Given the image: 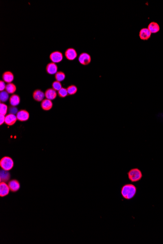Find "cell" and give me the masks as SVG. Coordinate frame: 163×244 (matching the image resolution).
<instances>
[{
    "label": "cell",
    "mask_w": 163,
    "mask_h": 244,
    "mask_svg": "<svg viewBox=\"0 0 163 244\" xmlns=\"http://www.w3.org/2000/svg\"><path fill=\"white\" fill-rule=\"evenodd\" d=\"M9 103L12 106H17L20 103V97L17 94H13L9 97Z\"/></svg>",
    "instance_id": "cell-16"
},
{
    "label": "cell",
    "mask_w": 163,
    "mask_h": 244,
    "mask_svg": "<svg viewBox=\"0 0 163 244\" xmlns=\"http://www.w3.org/2000/svg\"><path fill=\"white\" fill-rule=\"evenodd\" d=\"M58 95L60 97L64 98V97H66L68 95V94L67 89L62 87L60 90L58 91Z\"/></svg>",
    "instance_id": "cell-26"
},
{
    "label": "cell",
    "mask_w": 163,
    "mask_h": 244,
    "mask_svg": "<svg viewBox=\"0 0 163 244\" xmlns=\"http://www.w3.org/2000/svg\"><path fill=\"white\" fill-rule=\"evenodd\" d=\"M2 79L6 83H11L14 79V76L11 72L5 71L3 74Z\"/></svg>",
    "instance_id": "cell-15"
},
{
    "label": "cell",
    "mask_w": 163,
    "mask_h": 244,
    "mask_svg": "<svg viewBox=\"0 0 163 244\" xmlns=\"http://www.w3.org/2000/svg\"><path fill=\"white\" fill-rule=\"evenodd\" d=\"M9 94L6 91H1L0 93V101L1 103H4L9 99Z\"/></svg>",
    "instance_id": "cell-21"
},
{
    "label": "cell",
    "mask_w": 163,
    "mask_h": 244,
    "mask_svg": "<svg viewBox=\"0 0 163 244\" xmlns=\"http://www.w3.org/2000/svg\"><path fill=\"white\" fill-rule=\"evenodd\" d=\"M33 98L34 100L38 102H42L44 100L45 97L44 93L40 89L35 90L33 93Z\"/></svg>",
    "instance_id": "cell-10"
},
{
    "label": "cell",
    "mask_w": 163,
    "mask_h": 244,
    "mask_svg": "<svg viewBox=\"0 0 163 244\" xmlns=\"http://www.w3.org/2000/svg\"><path fill=\"white\" fill-rule=\"evenodd\" d=\"M55 78L56 81L60 82H63L65 79V75L63 72L58 71L55 74Z\"/></svg>",
    "instance_id": "cell-22"
},
{
    "label": "cell",
    "mask_w": 163,
    "mask_h": 244,
    "mask_svg": "<svg viewBox=\"0 0 163 244\" xmlns=\"http://www.w3.org/2000/svg\"><path fill=\"white\" fill-rule=\"evenodd\" d=\"M128 178L131 182H137L141 180L143 177L142 173L138 168H133L127 173Z\"/></svg>",
    "instance_id": "cell-2"
},
{
    "label": "cell",
    "mask_w": 163,
    "mask_h": 244,
    "mask_svg": "<svg viewBox=\"0 0 163 244\" xmlns=\"http://www.w3.org/2000/svg\"><path fill=\"white\" fill-rule=\"evenodd\" d=\"M50 58L51 62L55 64L59 63L63 61V55L60 51H55L50 54Z\"/></svg>",
    "instance_id": "cell-5"
},
{
    "label": "cell",
    "mask_w": 163,
    "mask_h": 244,
    "mask_svg": "<svg viewBox=\"0 0 163 244\" xmlns=\"http://www.w3.org/2000/svg\"><path fill=\"white\" fill-rule=\"evenodd\" d=\"M16 117L17 120L22 122H24L29 120V114L28 111L26 110H20L17 113Z\"/></svg>",
    "instance_id": "cell-6"
},
{
    "label": "cell",
    "mask_w": 163,
    "mask_h": 244,
    "mask_svg": "<svg viewBox=\"0 0 163 244\" xmlns=\"http://www.w3.org/2000/svg\"><path fill=\"white\" fill-rule=\"evenodd\" d=\"M147 28L149 29L151 34L157 33L160 30V27L159 25L157 22H151L149 24Z\"/></svg>",
    "instance_id": "cell-18"
},
{
    "label": "cell",
    "mask_w": 163,
    "mask_h": 244,
    "mask_svg": "<svg viewBox=\"0 0 163 244\" xmlns=\"http://www.w3.org/2000/svg\"><path fill=\"white\" fill-rule=\"evenodd\" d=\"M140 38L142 40H148L151 37V33L147 28H143L139 32Z\"/></svg>",
    "instance_id": "cell-8"
},
{
    "label": "cell",
    "mask_w": 163,
    "mask_h": 244,
    "mask_svg": "<svg viewBox=\"0 0 163 244\" xmlns=\"http://www.w3.org/2000/svg\"><path fill=\"white\" fill-rule=\"evenodd\" d=\"M8 186L11 191L15 192L19 190L20 188V183L16 180H12L8 183Z\"/></svg>",
    "instance_id": "cell-17"
},
{
    "label": "cell",
    "mask_w": 163,
    "mask_h": 244,
    "mask_svg": "<svg viewBox=\"0 0 163 244\" xmlns=\"http://www.w3.org/2000/svg\"><path fill=\"white\" fill-rule=\"evenodd\" d=\"M16 89L17 88H16V85L12 82L8 83L6 85L5 91H7L9 94H13L16 92Z\"/></svg>",
    "instance_id": "cell-19"
},
{
    "label": "cell",
    "mask_w": 163,
    "mask_h": 244,
    "mask_svg": "<svg viewBox=\"0 0 163 244\" xmlns=\"http://www.w3.org/2000/svg\"><path fill=\"white\" fill-rule=\"evenodd\" d=\"M10 174L8 171L2 170L1 171V181L7 182L10 178Z\"/></svg>",
    "instance_id": "cell-20"
},
{
    "label": "cell",
    "mask_w": 163,
    "mask_h": 244,
    "mask_svg": "<svg viewBox=\"0 0 163 244\" xmlns=\"http://www.w3.org/2000/svg\"><path fill=\"white\" fill-rule=\"evenodd\" d=\"M68 94L69 95H75L78 91V88L77 86L74 85H71L68 86L67 88Z\"/></svg>",
    "instance_id": "cell-23"
},
{
    "label": "cell",
    "mask_w": 163,
    "mask_h": 244,
    "mask_svg": "<svg viewBox=\"0 0 163 244\" xmlns=\"http://www.w3.org/2000/svg\"><path fill=\"white\" fill-rule=\"evenodd\" d=\"M45 97L46 99H48L50 100H54L56 99L57 96V92L53 88L47 89L44 92Z\"/></svg>",
    "instance_id": "cell-12"
},
{
    "label": "cell",
    "mask_w": 163,
    "mask_h": 244,
    "mask_svg": "<svg viewBox=\"0 0 163 244\" xmlns=\"http://www.w3.org/2000/svg\"><path fill=\"white\" fill-rule=\"evenodd\" d=\"M0 166L4 170L7 171L11 170L14 166L13 159L9 156L3 157L0 161Z\"/></svg>",
    "instance_id": "cell-3"
},
{
    "label": "cell",
    "mask_w": 163,
    "mask_h": 244,
    "mask_svg": "<svg viewBox=\"0 0 163 244\" xmlns=\"http://www.w3.org/2000/svg\"><path fill=\"white\" fill-rule=\"evenodd\" d=\"M17 120L16 115L8 114L5 116V123L8 126H12L16 123Z\"/></svg>",
    "instance_id": "cell-11"
},
{
    "label": "cell",
    "mask_w": 163,
    "mask_h": 244,
    "mask_svg": "<svg viewBox=\"0 0 163 244\" xmlns=\"http://www.w3.org/2000/svg\"><path fill=\"white\" fill-rule=\"evenodd\" d=\"M122 196L126 200H131L137 193V188L132 184H126L122 186L121 191Z\"/></svg>",
    "instance_id": "cell-1"
},
{
    "label": "cell",
    "mask_w": 163,
    "mask_h": 244,
    "mask_svg": "<svg viewBox=\"0 0 163 244\" xmlns=\"http://www.w3.org/2000/svg\"><path fill=\"white\" fill-rule=\"evenodd\" d=\"M5 116H4L3 115H0V118H1V120H0V125H2L5 122Z\"/></svg>",
    "instance_id": "cell-29"
},
{
    "label": "cell",
    "mask_w": 163,
    "mask_h": 244,
    "mask_svg": "<svg viewBox=\"0 0 163 244\" xmlns=\"http://www.w3.org/2000/svg\"><path fill=\"white\" fill-rule=\"evenodd\" d=\"M41 106L42 109L44 111H49L53 107V103L51 100L48 99H44L41 103Z\"/></svg>",
    "instance_id": "cell-14"
},
{
    "label": "cell",
    "mask_w": 163,
    "mask_h": 244,
    "mask_svg": "<svg viewBox=\"0 0 163 244\" xmlns=\"http://www.w3.org/2000/svg\"><path fill=\"white\" fill-rule=\"evenodd\" d=\"M79 62L82 65H89L92 61L91 56L86 52H83L80 55L78 58Z\"/></svg>",
    "instance_id": "cell-4"
},
{
    "label": "cell",
    "mask_w": 163,
    "mask_h": 244,
    "mask_svg": "<svg viewBox=\"0 0 163 244\" xmlns=\"http://www.w3.org/2000/svg\"><path fill=\"white\" fill-rule=\"evenodd\" d=\"M9 189L8 185H7L5 182H1L0 184V196L4 197L9 194Z\"/></svg>",
    "instance_id": "cell-13"
},
{
    "label": "cell",
    "mask_w": 163,
    "mask_h": 244,
    "mask_svg": "<svg viewBox=\"0 0 163 244\" xmlns=\"http://www.w3.org/2000/svg\"><path fill=\"white\" fill-rule=\"evenodd\" d=\"M52 88L55 90V91H58L62 88V85L61 82L56 81L52 83Z\"/></svg>",
    "instance_id": "cell-25"
},
{
    "label": "cell",
    "mask_w": 163,
    "mask_h": 244,
    "mask_svg": "<svg viewBox=\"0 0 163 244\" xmlns=\"http://www.w3.org/2000/svg\"><path fill=\"white\" fill-rule=\"evenodd\" d=\"M8 111H9V114L14 115L17 114V113L18 112V109L16 108V107L12 106L9 107Z\"/></svg>",
    "instance_id": "cell-27"
},
{
    "label": "cell",
    "mask_w": 163,
    "mask_h": 244,
    "mask_svg": "<svg viewBox=\"0 0 163 244\" xmlns=\"http://www.w3.org/2000/svg\"><path fill=\"white\" fill-rule=\"evenodd\" d=\"M5 87L6 85L5 84V82L3 81H0V91H4V90L5 89Z\"/></svg>",
    "instance_id": "cell-28"
},
{
    "label": "cell",
    "mask_w": 163,
    "mask_h": 244,
    "mask_svg": "<svg viewBox=\"0 0 163 244\" xmlns=\"http://www.w3.org/2000/svg\"><path fill=\"white\" fill-rule=\"evenodd\" d=\"M58 66L56 64L53 62H50L46 66V71L50 75H54L58 72Z\"/></svg>",
    "instance_id": "cell-9"
},
{
    "label": "cell",
    "mask_w": 163,
    "mask_h": 244,
    "mask_svg": "<svg viewBox=\"0 0 163 244\" xmlns=\"http://www.w3.org/2000/svg\"><path fill=\"white\" fill-rule=\"evenodd\" d=\"M65 57L69 61H73L77 57V52L73 48H68L65 53Z\"/></svg>",
    "instance_id": "cell-7"
},
{
    "label": "cell",
    "mask_w": 163,
    "mask_h": 244,
    "mask_svg": "<svg viewBox=\"0 0 163 244\" xmlns=\"http://www.w3.org/2000/svg\"><path fill=\"white\" fill-rule=\"evenodd\" d=\"M8 110V107L4 103H1L0 104V114L6 116Z\"/></svg>",
    "instance_id": "cell-24"
}]
</instances>
